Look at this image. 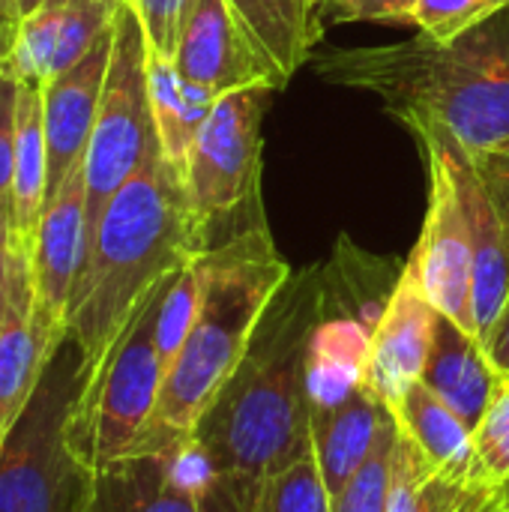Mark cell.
Returning a JSON list of instances; mask_svg holds the SVG:
<instances>
[{"instance_id":"6da1fadb","label":"cell","mask_w":509,"mask_h":512,"mask_svg":"<svg viewBox=\"0 0 509 512\" xmlns=\"http://www.w3.org/2000/svg\"><path fill=\"white\" fill-rule=\"evenodd\" d=\"M321 315V267L291 273L246 357L195 426V447L255 512L264 483L312 450L306 342Z\"/></svg>"},{"instance_id":"7a4b0ae2","label":"cell","mask_w":509,"mask_h":512,"mask_svg":"<svg viewBox=\"0 0 509 512\" xmlns=\"http://www.w3.org/2000/svg\"><path fill=\"white\" fill-rule=\"evenodd\" d=\"M315 75L366 90L408 132L432 129L471 159L509 141V3L453 39L408 42L312 57Z\"/></svg>"},{"instance_id":"3957f363","label":"cell","mask_w":509,"mask_h":512,"mask_svg":"<svg viewBox=\"0 0 509 512\" xmlns=\"http://www.w3.org/2000/svg\"><path fill=\"white\" fill-rule=\"evenodd\" d=\"M198 258L186 186L153 138L81 255L69 300V339L81 351V372L102 363L156 285Z\"/></svg>"},{"instance_id":"277c9868","label":"cell","mask_w":509,"mask_h":512,"mask_svg":"<svg viewBox=\"0 0 509 512\" xmlns=\"http://www.w3.org/2000/svg\"><path fill=\"white\" fill-rule=\"evenodd\" d=\"M198 267V318L162 378L156 411L132 453L168 450L195 435L198 420L246 357L267 306L291 279V264L276 252L270 231L219 246L201 255Z\"/></svg>"},{"instance_id":"5b68a950","label":"cell","mask_w":509,"mask_h":512,"mask_svg":"<svg viewBox=\"0 0 509 512\" xmlns=\"http://www.w3.org/2000/svg\"><path fill=\"white\" fill-rule=\"evenodd\" d=\"M273 93V87L258 84L222 96L192 147L183 186L201 255L270 231L261 198V126Z\"/></svg>"},{"instance_id":"8992f818","label":"cell","mask_w":509,"mask_h":512,"mask_svg":"<svg viewBox=\"0 0 509 512\" xmlns=\"http://www.w3.org/2000/svg\"><path fill=\"white\" fill-rule=\"evenodd\" d=\"M81 351L66 339L0 444V512H87L93 471L69 444Z\"/></svg>"},{"instance_id":"52a82bcc","label":"cell","mask_w":509,"mask_h":512,"mask_svg":"<svg viewBox=\"0 0 509 512\" xmlns=\"http://www.w3.org/2000/svg\"><path fill=\"white\" fill-rule=\"evenodd\" d=\"M168 282L171 276L153 288L102 363L81 378L69 414V444L90 471L129 456L156 411L162 390L156 318Z\"/></svg>"},{"instance_id":"ba28073f","label":"cell","mask_w":509,"mask_h":512,"mask_svg":"<svg viewBox=\"0 0 509 512\" xmlns=\"http://www.w3.org/2000/svg\"><path fill=\"white\" fill-rule=\"evenodd\" d=\"M153 111L147 87V39L132 3L114 9V42L99 114L84 153V246L90 243L105 207L138 171L153 144Z\"/></svg>"},{"instance_id":"9c48e42d","label":"cell","mask_w":509,"mask_h":512,"mask_svg":"<svg viewBox=\"0 0 509 512\" xmlns=\"http://www.w3.org/2000/svg\"><path fill=\"white\" fill-rule=\"evenodd\" d=\"M426 156L429 201L420 240L408 258V270L426 300L474 339V252L471 228L459 186V150L450 138L432 129L411 132Z\"/></svg>"},{"instance_id":"30bf717a","label":"cell","mask_w":509,"mask_h":512,"mask_svg":"<svg viewBox=\"0 0 509 512\" xmlns=\"http://www.w3.org/2000/svg\"><path fill=\"white\" fill-rule=\"evenodd\" d=\"M210 477L192 438L168 450H138L93 471L87 512H201L198 492Z\"/></svg>"},{"instance_id":"8fae6325","label":"cell","mask_w":509,"mask_h":512,"mask_svg":"<svg viewBox=\"0 0 509 512\" xmlns=\"http://www.w3.org/2000/svg\"><path fill=\"white\" fill-rule=\"evenodd\" d=\"M84 195L87 177L81 159L51 195L27 258L30 306L51 342L69 339V300L84 255Z\"/></svg>"},{"instance_id":"7c38bea8","label":"cell","mask_w":509,"mask_h":512,"mask_svg":"<svg viewBox=\"0 0 509 512\" xmlns=\"http://www.w3.org/2000/svg\"><path fill=\"white\" fill-rule=\"evenodd\" d=\"M171 63L186 84L210 93L213 99L258 84L285 90L276 69L264 60L231 12L228 0H198Z\"/></svg>"},{"instance_id":"4fadbf2b","label":"cell","mask_w":509,"mask_h":512,"mask_svg":"<svg viewBox=\"0 0 509 512\" xmlns=\"http://www.w3.org/2000/svg\"><path fill=\"white\" fill-rule=\"evenodd\" d=\"M438 309L426 300L408 264L390 294V303L372 333V348L363 372V387L384 405L396 408L405 393L423 381Z\"/></svg>"},{"instance_id":"5bb4252c","label":"cell","mask_w":509,"mask_h":512,"mask_svg":"<svg viewBox=\"0 0 509 512\" xmlns=\"http://www.w3.org/2000/svg\"><path fill=\"white\" fill-rule=\"evenodd\" d=\"M120 3L105 0H51L21 21L9 69L27 87L45 90L57 75L69 72L111 27Z\"/></svg>"},{"instance_id":"9a60e30c","label":"cell","mask_w":509,"mask_h":512,"mask_svg":"<svg viewBox=\"0 0 509 512\" xmlns=\"http://www.w3.org/2000/svg\"><path fill=\"white\" fill-rule=\"evenodd\" d=\"M111 42H114V21L69 72L57 75L42 90L45 144H48V195H54L63 186V180L87 153L93 123L99 114L105 75H108Z\"/></svg>"},{"instance_id":"2e32d148","label":"cell","mask_w":509,"mask_h":512,"mask_svg":"<svg viewBox=\"0 0 509 512\" xmlns=\"http://www.w3.org/2000/svg\"><path fill=\"white\" fill-rule=\"evenodd\" d=\"M60 345L63 342H51L30 306L27 261L9 255V297L0 321V444Z\"/></svg>"},{"instance_id":"e0dca14e","label":"cell","mask_w":509,"mask_h":512,"mask_svg":"<svg viewBox=\"0 0 509 512\" xmlns=\"http://www.w3.org/2000/svg\"><path fill=\"white\" fill-rule=\"evenodd\" d=\"M459 186L474 252V333L486 345L509 300V225L465 150H459Z\"/></svg>"},{"instance_id":"ac0fdd59","label":"cell","mask_w":509,"mask_h":512,"mask_svg":"<svg viewBox=\"0 0 509 512\" xmlns=\"http://www.w3.org/2000/svg\"><path fill=\"white\" fill-rule=\"evenodd\" d=\"M372 330L348 309L330 303L321 285V315L306 342V390L312 408H336L363 387Z\"/></svg>"},{"instance_id":"d6986e66","label":"cell","mask_w":509,"mask_h":512,"mask_svg":"<svg viewBox=\"0 0 509 512\" xmlns=\"http://www.w3.org/2000/svg\"><path fill=\"white\" fill-rule=\"evenodd\" d=\"M390 512H509V480H456L441 474L399 429Z\"/></svg>"},{"instance_id":"ffe728a7","label":"cell","mask_w":509,"mask_h":512,"mask_svg":"<svg viewBox=\"0 0 509 512\" xmlns=\"http://www.w3.org/2000/svg\"><path fill=\"white\" fill-rule=\"evenodd\" d=\"M501 378L504 375L492 366L486 348L468 330L438 312L423 384L441 396L471 426V432L489 411Z\"/></svg>"},{"instance_id":"44dd1931","label":"cell","mask_w":509,"mask_h":512,"mask_svg":"<svg viewBox=\"0 0 509 512\" xmlns=\"http://www.w3.org/2000/svg\"><path fill=\"white\" fill-rule=\"evenodd\" d=\"M48 144H45V102L42 90L21 84L15 165H12V204H9V243L12 255L30 258L45 207H48Z\"/></svg>"},{"instance_id":"7402d4cb","label":"cell","mask_w":509,"mask_h":512,"mask_svg":"<svg viewBox=\"0 0 509 512\" xmlns=\"http://www.w3.org/2000/svg\"><path fill=\"white\" fill-rule=\"evenodd\" d=\"M387 414L390 408H384L366 387L354 390L336 408H312V441L330 501L339 498L369 459Z\"/></svg>"},{"instance_id":"603a6c76","label":"cell","mask_w":509,"mask_h":512,"mask_svg":"<svg viewBox=\"0 0 509 512\" xmlns=\"http://www.w3.org/2000/svg\"><path fill=\"white\" fill-rule=\"evenodd\" d=\"M231 12L276 69L282 87L312 63L315 45L324 36V24L315 0H228Z\"/></svg>"},{"instance_id":"cb8c5ba5","label":"cell","mask_w":509,"mask_h":512,"mask_svg":"<svg viewBox=\"0 0 509 512\" xmlns=\"http://www.w3.org/2000/svg\"><path fill=\"white\" fill-rule=\"evenodd\" d=\"M393 417L441 474L456 480H489L480 471L471 426L423 381L405 393V399L393 408Z\"/></svg>"},{"instance_id":"d4e9b609","label":"cell","mask_w":509,"mask_h":512,"mask_svg":"<svg viewBox=\"0 0 509 512\" xmlns=\"http://www.w3.org/2000/svg\"><path fill=\"white\" fill-rule=\"evenodd\" d=\"M147 87H150V111H153V129L159 150L165 162L186 177V165L192 156V147L207 123L210 108L219 102L210 93L186 84L171 60L153 54L147 48Z\"/></svg>"},{"instance_id":"484cf974","label":"cell","mask_w":509,"mask_h":512,"mask_svg":"<svg viewBox=\"0 0 509 512\" xmlns=\"http://www.w3.org/2000/svg\"><path fill=\"white\" fill-rule=\"evenodd\" d=\"M396 435H399V423L390 411L381 423V432L369 459L360 465V471L333 501V512H390Z\"/></svg>"},{"instance_id":"4316f807","label":"cell","mask_w":509,"mask_h":512,"mask_svg":"<svg viewBox=\"0 0 509 512\" xmlns=\"http://www.w3.org/2000/svg\"><path fill=\"white\" fill-rule=\"evenodd\" d=\"M198 306H201V267H198V261H192L171 276L162 306H159L156 351H159V363H162V378L168 375L177 354L183 351L189 330L198 318Z\"/></svg>"},{"instance_id":"83f0119b","label":"cell","mask_w":509,"mask_h":512,"mask_svg":"<svg viewBox=\"0 0 509 512\" xmlns=\"http://www.w3.org/2000/svg\"><path fill=\"white\" fill-rule=\"evenodd\" d=\"M255 512H333L315 444L306 456L285 465L264 483Z\"/></svg>"},{"instance_id":"f1b7e54d","label":"cell","mask_w":509,"mask_h":512,"mask_svg":"<svg viewBox=\"0 0 509 512\" xmlns=\"http://www.w3.org/2000/svg\"><path fill=\"white\" fill-rule=\"evenodd\" d=\"M509 0H417L411 24L432 39H453L468 27L486 21Z\"/></svg>"},{"instance_id":"f546056e","label":"cell","mask_w":509,"mask_h":512,"mask_svg":"<svg viewBox=\"0 0 509 512\" xmlns=\"http://www.w3.org/2000/svg\"><path fill=\"white\" fill-rule=\"evenodd\" d=\"M474 450L480 471L495 480H509V378H501L489 411L483 414L480 426L474 429Z\"/></svg>"},{"instance_id":"4dcf8cb0","label":"cell","mask_w":509,"mask_h":512,"mask_svg":"<svg viewBox=\"0 0 509 512\" xmlns=\"http://www.w3.org/2000/svg\"><path fill=\"white\" fill-rule=\"evenodd\" d=\"M141 27L147 48L165 60H174L180 36L198 6V0H129Z\"/></svg>"},{"instance_id":"1f68e13d","label":"cell","mask_w":509,"mask_h":512,"mask_svg":"<svg viewBox=\"0 0 509 512\" xmlns=\"http://www.w3.org/2000/svg\"><path fill=\"white\" fill-rule=\"evenodd\" d=\"M417 0H324L321 3V21L327 24H345V21H381V24H408L414 15Z\"/></svg>"},{"instance_id":"d6a6232c","label":"cell","mask_w":509,"mask_h":512,"mask_svg":"<svg viewBox=\"0 0 509 512\" xmlns=\"http://www.w3.org/2000/svg\"><path fill=\"white\" fill-rule=\"evenodd\" d=\"M18 99L21 81L6 66L0 72V204H12V165H15V132H18Z\"/></svg>"},{"instance_id":"836d02e7","label":"cell","mask_w":509,"mask_h":512,"mask_svg":"<svg viewBox=\"0 0 509 512\" xmlns=\"http://www.w3.org/2000/svg\"><path fill=\"white\" fill-rule=\"evenodd\" d=\"M474 165H477L483 183L489 186L504 222L509 225V156L507 153H483L474 159Z\"/></svg>"},{"instance_id":"e575fe53","label":"cell","mask_w":509,"mask_h":512,"mask_svg":"<svg viewBox=\"0 0 509 512\" xmlns=\"http://www.w3.org/2000/svg\"><path fill=\"white\" fill-rule=\"evenodd\" d=\"M198 510L249 512L246 510V504H243V498H240V492H237V486H234L228 477H219V474H213V477L201 486V492H198Z\"/></svg>"},{"instance_id":"d590c367","label":"cell","mask_w":509,"mask_h":512,"mask_svg":"<svg viewBox=\"0 0 509 512\" xmlns=\"http://www.w3.org/2000/svg\"><path fill=\"white\" fill-rule=\"evenodd\" d=\"M486 354H489V360H492V366L509 378V300L507 306H504V312H501V318H498V324L492 327V333H489V339H486Z\"/></svg>"},{"instance_id":"8d00e7d4","label":"cell","mask_w":509,"mask_h":512,"mask_svg":"<svg viewBox=\"0 0 509 512\" xmlns=\"http://www.w3.org/2000/svg\"><path fill=\"white\" fill-rule=\"evenodd\" d=\"M45 3H51V0H0V12L6 18H12L15 24H21L30 15H36Z\"/></svg>"},{"instance_id":"74e56055","label":"cell","mask_w":509,"mask_h":512,"mask_svg":"<svg viewBox=\"0 0 509 512\" xmlns=\"http://www.w3.org/2000/svg\"><path fill=\"white\" fill-rule=\"evenodd\" d=\"M18 27H21V24H15L12 18H6V15L0 12V72L6 69V63H9V57H12V51H15Z\"/></svg>"},{"instance_id":"f35d334b","label":"cell","mask_w":509,"mask_h":512,"mask_svg":"<svg viewBox=\"0 0 509 512\" xmlns=\"http://www.w3.org/2000/svg\"><path fill=\"white\" fill-rule=\"evenodd\" d=\"M12 255V243H9V207L0 204V273L6 270Z\"/></svg>"},{"instance_id":"ab89813d","label":"cell","mask_w":509,"mask_h":512,"mask_svg":"<svg viewBox=\"0 0 509 512\" xmlns=\"http://www.w3.org/2000/svg\"><path fill=\"white\" fill-rule=\"evenodd\" d=\"M6 297H9V264H6V270L0 273V312L6 309Z\"/></svg>"},{"instance_id":"60d3db41","label":"cell","mask_w":509,"mask_h":512,"mask_svg":"<svg viewBox=\"0 0 509 512\" xmlns=\"http://www.w3.org/2000/svg\"><path fill=\"white\" fill-rule=\"evenodd\" d=\"M492 153H507V156H509V141H504V144H501L498 150H492Z\"/></svg>"},{"instance_id":"b9f144b4","label":"cell","mask_w":509,"mask_h":512,"mask_svg":"<svg viewBox=\"0 0 509 512\" xmlns=\"http://www.w3.org/2000/svg\"><path fill=\"white\" fill-rule=\"evenodd\" d=\"M315 6H318V15H321V0H315ZM324 24V21H321Z\"/></svg>"},{"instance_id":"7bdbcfd3","label":"cell","mask_w":509,"mask_h":512,"mask_svg":"<svg viewBox=\"0 0 509 512\" xmlns=\"http://www.w3.org/2000/svg\"><path fill=\"white\" fill-rule=\"evenodd\" d=\"M105 3H126V0H105Z\"/></svg>"},{"instance_id":"ee69618b","label":"cell","mask_w":509,"mask_h":512,"mask_svg":"<svg viewBox=\"0 0 509 512\" xmlns=\"http://www.w3.org/2000/svg\"><path fill=\"white\" fill-rule=\"evenodd\" d=\"M0 321H3V312H0Z\"/></svg>"},{"instance_id":"f6af8a7d","label":"cell","mask_w":509,"mask_h":512,"mask_svg":"<svg viewBox=\"0 0 509 512\" xmlns=\"http://www.w3.org/2000/svg\"><path fill=\"white\" fill-rule=\"evenodd\" d=\"M321 3H324V0H321Z\"/></svg>"}]
</instances>
